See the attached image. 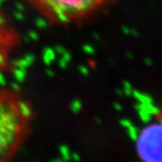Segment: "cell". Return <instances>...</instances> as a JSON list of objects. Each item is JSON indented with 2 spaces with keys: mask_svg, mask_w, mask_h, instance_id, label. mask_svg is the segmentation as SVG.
Returning <instances> with one entry per match:
<instances>
[{
  "mask_svg": "<svg viewBox=\"0 0 162 162\" xmlns=\"http://www.w3.org/2000/svg\"><path fill=\"white\" fill-rule=\"evenodd\" d=\"M49 20L69 24L97 15L113 0H26Z\"/></svg>",
  "mask_w": 162,
  "mask_h": 162,
  "instance_id": "obj_1",
  "label": "cell"
},
{
  "mask_svg": "<svg viewBox=\"0 0 162 162\" xmlns=\"http://www.w3.org/2000/svg\"><path fill=\"white\" fill-rule=\"evenodd\" d=\"M31 116V107L25 101L0 93V159L17 136L22 123Z\"/></svg>",
  "mask_w": 162,
  "mask_h": 162,
  "instance_id": "obj_2",
  "label": "cell"
},
{
  "mask_svg": "<svg viewBox=\"0 0 162 162\" xmlns=\"http://www.w3.org/2000/svg\"><path fill=\"white\" fill-rule=\"evenodd\" d=\"M135 149L142 162H162V126L158 117L139 130Z\"/></svg>",
  "mask_w": 162,
  "mask_h": 162,
  "instance_id": "obj_3",
  "label": "cell"
},
{
  "mask_svg": "<svg viewBox=\"0 0 162 162\" xmlns=\"http://www.w3.org/2000/svg\"><path fill=\"white\" fill-rule=\"evenodd\" d=\"M15 44L16 35L0 14V72L8 65Z\"/></svg>",
  "mask_w": 162,
  "mask_h": 162,
  "instance_id": "obj_4",
  "label": "cell"
},
{
  "mask_svg": "<svg viewBox=\"0 0 162 162\" xmlns=\"http://www.w3.org/2000/svg\"><path fill=\"white\" fill-rule=\"evenodd\" d=\"M59 151H60V158H61L65 162L70 160L71 151L67 145H61L59 147Z\"/></svg>",
  "mask_w": 162,
  "mask_h": 162,
  "instance_id": "obj_5",
  "label": "cell"
},
{
  "mask_svg": "<svg viewBox=\"0 0 162 162\" xmlns=\"http://www.w3.org/2000/svg\"><path fill=\"white\" fill-rule=\"evenodd\" d=\"M127 130V133L129 135V137L131 141H135L138 136V133H139V129L136 127V126H134L133 124H131L129 128L126 129Z\"/></svg>",
  "mask_w": 162,
  "mask_h": 162,
  "instance_id": "obj_6",
  "label": "cell"
},
{
  "mask_svg": "<svg viewBox=\"0 0 162 162\" xmlns=\"http://www.w3.org/2000/svg\"><path fill=\"white\" fill-rule=\"evenodd\" d=\"M70 159H72V160H74V161H77V162H78V161H80V159H81V157L79 156V154L78 153H75V152H73V153H71V157H70Z\"/></svg>",
  "mask_w": 162,
  "mask_h": 162,
  "instance_id": "obj_7",
  "label": "cell"
},
{
  "mask_svg": "<svg viewBox=\"0 0 162 162\" xmlns=\"http://www.w3.org/2000/svg\"><path fill=\"white\" fill-rule=\"evenodd\" d=\"M131 124H132V123H131L129 120H122V121H121V125H122L123 128H125V129L129 128Z\"/></svg>",
  "mask_w": 162,
  "mask_h": 162,
  "instance_id": "obj_8",
  "label": "cell"
},
{
  "mask_svg": "<svg viewBox=\"0 0 162 162\" xmlns=\"http://www.w3.org/2000/svg\"><path fill=\"white\" fill-rule=\"evenodd\" d=\"M50 162H65L61 158H52L51 160H50Z\"/></svg>",
  "mask_w": 162,
  "mask_h": 162,
  "instance_id": "obj_9",
  "label": "cell"
}]
</instances>
